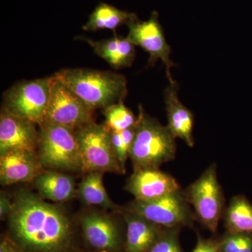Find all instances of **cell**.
Listing matches in <instances>:
<instances>
[{"label":"cell","mask_w":252,"mask_h":252,"mask_svg":"<svg viewBox=\"0 0 252 252\" xmlns=\"http://www.w3.org/2000/svg\"><path fill=\"white\" fill-rule=\"evenodd\" d=\"M10 230L19 246L34 252H56L70 236L64 212L28 191L18 193L9 215Z\"/></svg>","instance_id":"cell-1"},{"label":"cell","mask_w":252,"mask_h":252,"mask_svg":"<svg viewBox=\"0 0 252 252\" xmlns=\"http://www.w3.org/2000/svg\"><path fill=\"white\" fill-rule=\"evenodd\" d=\"M54 75L94 110L106 108L127 96L126 77L110 71L74 68Z\"/></svg>","instance_id":"cell-2"},{"label":"cell","mask_w":252,"mask_h":252,"mask_svg":"<svg viewBox=\"0 0 252 252\" xmlns=\"http://www.w3.org/2000/svg\"><path fill=\"white\" fill-rule=\"evenodd\" d=\"M175 139L167 126L161 125L139 106L135 137L129 154L134 170L158 168L174 160L177 152Z\"/></svg>","instance_id":"cell-3"},{"label":"cell","mask_w":252,"mask_h":252,"mask_svg":"<svg viewBox=\"0 0 252 252\" xmlns=\"http://www.w3.org/2000/svg\"><path fill=\"white\" fill-rule=\"evenodd\" d=\"M40 127L37 154L43 167L55 171L82 170L75 130L53 124Z\"/></svg>","instance_id":"cell-4"},{"label":"cell","mask_w":252,"mask_h":252,"mask_svg":"<svg viewBox=\"0 0 252 252\" xmlns=\"http://www.w3.org/2000/svg\"><path fill=\"white\" fill-rule=\"evenodd\" d=\"M79 152L81 171L124 174L114 149L111 131L104 125L94 122L75 130Z\"/></svg>","instance_id":"cell-5"},{"label":"cell","mask_w":252,"mask_h":252,"mask_svg":"<svg viewBox=\"0 0 252 252\" xmlns=\"http://www.w3.org/2000/svg\"><path fill=\"white\" fill-rule=\"evenodd\" d=\"M52 77L22 81L3 94L6 111L41 126L51 97Z\"/></svg>","instance_id":"cell-6"},{"label":"cell","mask_w":252,"mask_h":252,"mask_svg":"<svg viewBox=\"0 0 252 252\" xmlns=\"http://www.w3.org/2000/svg\"><path fill=\"white\" fill-rule=\"evenodd\" d=\"M184 194L201 223L210 231L216 232L224 207L216 165H210Z\"/></svg>","instance_id":"cell-7"},{"label":"cell","mask_w":252,"mask_h":252,"mask_svg":"<svg viewBox=\"0 0 252 252\" xmlns=\"http://www.w3.org/2000/svg\"><path fill=\"white\" fill-rule=\"evenodd\" d=\"M94 111L54 75L52 76L51 97L42 124L64 126L77 130L94 122Z\"/></svg>","instance_id":"cell-8"},{"label":"cell","mask_w":252,"mask_h":252,"mask_svg":"<svg viewBox=\"0 0 252 252\" xmlns=\"http://www.w3.org/2000/svg\"><path fill=\"white\" fill-rule=\"evenodd\" d=\"M128 210L163 228H180L193 224V213L185 194L180 190L149 201L135 200Z\"/></svg>","instance_id":"cell-9"},{"label":"cell","mask_w":252,"mask_h":252,"mask_svg":"<svg viewBox=\"0 0 252 252\" xmlns=\"http://www.w3.org/2000/svg\"><path fill=\"white\" fill-rule=\"evenodd\" d=\"M127 39L134 45L140 46L149 54V65H155L157 61L160 60L166 67L169 82H175L172 79L170 69L176 64L170 59L171 48L164 35L157 11H153L147 21H141L137 18L127 23Z\"/></svg>","instance_id":"cell-10"},{"label":"cell","mask_w":252,"mask_h":252,"mask_svg":"<svg viewBox=\"0 0 252 252\" xmlns=\"http://www.w3.org/2000/svg\"><path fill=\"white\" fill-rule=\"evenodd\" d=\"M34 122L3 108L0 116V154L19 150L36 153L40 134Z\"/></svg>","instance_id":"cell-11"},{"label":"cell","mask_w":252,"mask_h":252,"mask_svg":"<svg viewBox=\"0 0 252 252\" xmlns=\"http://www.w3.org/2000/svg\"><path fill=\"white\" fill-rule=\"evenodd\" d=\"M125 189L136 200L149 201L178 191L180 187L172 176L158 168L147 167L134 170Z\"/></svg>","instance_id":"cell-12"},{"label":"cell","mask_w":252,"mask_h":252,"mask_svg":"<svg viewBox=\"0 0 252 252\" xmlns=\"http://www.w3.org/2000/svg\"><path fill=\"white\" fill-rule=\"evenodd\" d=\"M43 168L37 153L13 150L0 154V182L2 186L34 181Z\"/></svg>","instance_id":"cell-13"},{"label":"cell","mask_w":252,"mask_h":252,"mask_svg":"<svg viewBox=\"0 0 252 252\" xmlns=\"http://www.w3.org/2000/svg\"><path fill=\"white\" fill-rule=\"evenodd\" d=\"M164 96L168 122L167 127L175 138H180L189 147H193L195 144L193 136V114L180 102L178 84L176 81L170 83Z\"/></svg>","instance_id":"cell-14"},{"label":"cell","mask_w":252,"mask_h":252,"mask_svg":"<svg viewBox=\"0 0 252 252\" xmlns=\"http://www.w3.org/2000/svg\"><path fill=\"white\" fill-rule=\"evenodd\" d=\"M80 220L84 236L91 247L101 251H114L119 248V230L108 217L91 212Z\"/></svg>","instance_id":"cell-15"},{"label":"cell","mask_w":252,"mask_h":252,"mask_svg":"<svg viewBox=\"0 0 252 252\" xmlns=\"http://www.w3.org/2000/svg\"><path fill=\"white\" fill-rule=\"evenodd\" d=\"M81 39L89 43L94 54L115 69L130 67L135 60V45L127 37L115 34L110 39L100 41L85 37Z\"/></svg>","instance_id":"cell-16"},{"label":"cell","mask_w":252,"mask_h":252,"mask_svg":"<svg viewBox=\"0 0 252 252\" xmlns=\"http://www.w3.org/2000/svg\"><path fill=\"white\" fill-rule=\"evenodd\" d=\"M127 222L126 252H148L161 235L162 227L129 212L125 216Z\"/></svg>","instance_id":"cell-17"},{"label":"cell","mask_w":252,"mask_h":252,"mask_svg":"<svg viewBox=\"0 0 252 252\" xmlns=\"http://www.w3.org/2000/svg\"><path fill=\"white\" fill-rule=\"evenodd\" d=\"M33 182L41 198L51 201H67L75 192L72 177L55 170L41 172Z\"/></svg>","instance_id":"cell-18"},{"label":"cell","mask_w":252,"mask_h":252,"mask_svg":"<svg viewBox=\"0 0 252 252\" xmlns=\"http://www.w3.org/2000/svg\"><path fill=\"white\" fill-rule=\"evenodd\" d=\"M137 18L134 13L123 11L112 5L102 2L96 6L82 28L84 31L91 32L111 30L116 33L118 27L127 25Z\"/></svg>","instance_id":"cell-19"},{"label":"cell","mask_w":252,"mask_h":252,"mask_svg":"<svg viewBox=\"0 0 252 252\" xmlns=\"http://www.w3.org/2000/svg\"><path fill=\"white\" fill-rule=\"evenodd\" d=\"M223 215L227 232L252 235V203L246 197L232 198Z\"/></svg>","instance_id":"cell-20"},{"label":"cell","mask_w":252,"mask_h":252,"mask_svg":"<svg viewBox=\"0 0 252 252\" xmlns=\"http://www.w3.org/2000/svg\"><path fill=\"white\" fill-rule=\"evenodd\" d=\"M79 198L89 205L115 208L103 183V172H87L78 189Z\"/></svg>","instance_id":"cell-21"},{"label":"cell","mask_w":252,"mask_h":252,"mask_svg":"<svg viewBox=\"0 0 252 252\" xmlns=\"http://www.w3.org/2000/svg\"><path fill=\"white\" fill-rule=\"evenodd\" d=\"M103 114L105 117L104 125L111 131L127 130L133 127L137 121L133 112L124 104V100L103 109Z\"/></svg>","instance_id":"cell-22"},{"label":"cell","mask_w":252,"mask_h":252,"mask_svg":"<svg viewBox=\"0 0 252 252\" xmlns=\"http://www.w3.org/2000/svg\"><path fill=\"white\" fill-rule=\"evenodd\" d=\"M135 133V125L122 132L111 131L113 146L117 154L118 160L124 172H126V162L129 157Z\"/></svg>","instance_id":"cell-23"},{"label":"cell","mask_w":252,"mask_h":252,"mask_svg":"<svg viewBox=\"0 0 252 252\" xmlns=\"http://www.w3.org/2000/svg\"><path fill=\"white\" fill-rule=\"evenodd\" d=\"M220 252H252V235L227 232L220 240Z\"/></svg>","instance_id":"cell-24"},{"label":"cell","mask_w":252,"mask_h":252,"mask_svg":"<svg viewBox=\"0 0 252 252\" xmlns=\"http://www.w3.org/2000/svg\"><path fill=\"white\" fill-rule=\"evenodd\" d=\"M180 228H165L148 252H183L179 241Z\"/></svg>","instance_id":"cell-25"},{"label":"cell","mask_w":252,"mask_h":252,"mask_svg":"<svg viewBox=\"0 0 252 252\" xmlns=\"http://www.w3.org/2000/svg\"><path fill=\"white\" fill-rule=\"evenodd\" d=\"M191 252H220V242L198 236L196 245Z\"/></svg>","instance_id":"cell-26"},{"label":"cell","mask_w":252,"mask_h":252,"mask_svg":"<svg viewBox=\"0 0 252 252\" xmlns=\"http://www.w3.org/2000/svg\"><path fill=\"white\" fill-rule=\"evenodd\" d=\"M12 208V203L10 202L7 195L4 193H1L0 196V217L1 220L4 219L6 216H9Z\"/></svg>","instance_id":"cell-27"},{"label":"cell","mask_w":252,"mask_h":252,"mask_svg":"<svg viewBox=\"0 0 252 252\" xmlns=\"http://www.w3.org/2000/svg\"><path fill=\"white\" fill-rule=\"evenodd\" d=\"M0 252H21L19 249L14 246L9 240H3L0 245Z\"/></svg>","instance_id":"cell-28"},{"label":"cell","mask_w":252,"mask_h":252,"mask_svg":"<svg viewBox=\"0 0 252 252\" xmlns=\"http://www.w3.org/2000/svg\"></svg>","instance_id":"cell-29"}]
</instances>
